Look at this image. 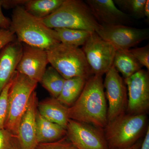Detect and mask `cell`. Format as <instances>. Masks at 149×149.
<instances>
[{
  "instance_id": "cell-1",
  "label": "cell",
  "mask_w": 149,
  "mask_h": 149,
  "mask_svg": "<svg viewBox=\"0 0 149 149\" xmlns=\"http://www.w3.org/2000/svg\"><path fill=\"white\" fill-rule=\"evenodd\" d=\"M69 119L99 128L107 123V109L102 75H93L86 80L77 100L68 108Z\"/></svg>"
},
{
  "instance_id": "cell-2",
  "label": "cell",
  "mask_w": 149,
  "mask_h": 149,
  "mask_svg": "<svg viewBox=\"0 0 149 149\" xmlns=\"http://www.w3.org/2000/svg\"><path fill=\"white\" fill-rule=\"evenodd\" d=\"M10 29L17 41L32 47L47 50L61 43L54 29L28 13L22 6L14 8Z\"/></svg>"
},
{
  "instance_id": "cell-3",
  "label": "cell",
  "mask_w": 149,
  "mask_h": 149,
  "mask_svg": "<svg viewBox=\"0 0 149 149\" xmlns=\"http://www.w3.org/2000/svg\"><path fill=\"white\" fill-rule=\"evenodd\" d=\"M42 21L51 29L65 28L97 32L102 26L85 1L64 0L61 5Z\"/></svg>"
},
{
  "instance_id": "cell-4",
  "label": "cell",
  "mask_w": 149,
  "mask_h": 149,
  "mask_svg": "<svg viewBox=\"0 0 149 149\" xmlns=\"http://www.w3.org/2000/svg\"><path fill=\"white\" fill-rule=\"evenodd\" d=\"M46 51L49 63L65 80L80 77L87 80L93 75L79 47L59 43Z\"/></svg>"
},
{
  "instance_id": "cell-5",
  "label": "cell",
  "mask_w": 149,
  "mask_h": 149,
  "mask_svg": "<svg viewBox=\"0 0 149 149\" xmlns=\"http://www.w3.org/2000/svg\"><path fill=\"white\" fill-rule=\"evenodd\" d=\"M38 83L16 71L9 91L8 107L4 129L17 136L19 123L28 107Z\"/></svg>"
},
{
  "instance_id": "cell-6",
  "label": "cell",
  "mask_w": 149,
  "mask_h": 149,
  "mask_svg": "<svg viewBox=\"0 0 149 149\" xmlns=\"http://www.w3.org/2000/svg\"><path fill=\"white\" fill-rule=\"evenodd\" d=\"M146 122L145 113H123L108 122L105 138L108 147L121 149L131 146L141 136Z\"/></svg>"
},
{
  "instance_id": "cell-7",
  "label": "cell",
  "mask_w": 149,
  "mask_h": 149,
  "mask_svg": "<svg viewBox=\"0 0 149 149\" xmlns=\"http://www.w3.org/2000/svg\"><path fill=\"white\" fill-rule=\"evenodd\" d=\"M82 49L93 75L102 76L113 65L117 50L96 32L92 33Z\"/></svg>"
},
{
  "instance_id": "cell-8",
  "label": "cell",
  "mask_w": 149,
  "mask_h": 149,
  "mask_svg": "<svg viewBox=\"0 0 149 149\" xmlns=\"http://www.w3.org/2000/svg\"><path fill=\"white\" fill-rule=\"evenodd\" d=\"M96 32L117 50L130 49L148 39L149 35L148 29H139L124 25L102 26Z\"/></svg>"
},
{
  "instance_id": "cell-9",
  "label": "cell",
  "mask_w": 149,
  "mask_h": 149,
  "mask_svg": "<svg viewBox=\"0 0 149 149\" xmlns=\"http://www.w3.org/2000/svg\"><path fill=\"white\" fill-rule=\"evenodd\" d=\"M66 130L67 138L77 149H108L101 132L90 124L69 119Z\"/></svg>"
},
{
  "instance_id": "cell-10",
  "label": "cell",
  "mask_w": 149,
  "mask_h": 149,
  "mask_svg": "<svg viewBox=\"0 0 149 149\" xmlns=\"http://www.w3.org/2000/svg\"><path fill=\"white\" fill-rule=\"evenodd\" d=\"M124 81L128 88V113H145L149 107V71L140 70Z\"/></svg>"
},
{
  "instance_id": "cell-11",
  "label": "cell",
  "mask_w": 149,
  "mask_h": 149,
  "mask_svg": "<svg viewBox=\"0 0 149 149\" xmlns=\"http://www.w3.org/2000/svg\"><path fill=\"white\" fill-rule=\"evenodd\" d=\"M105 74L103 85L108 101V122L124 113L127 106V92L123 79L113 65Z\"/></svg>"
},
{
  "instance_id": "cell-12",
  "label": "cell",
  "mask_w": 149,
  "mask_h": 149,
  "mask_svg": "<svg viewBox=\"0 0 149 149\" xmlns=\"http://www.w3.org/2000/svg\"><path fill=\"white\" fill-rule=\"evenodd\" d=\"M22 44V52L16 71L40 83L49 63L46 50Z\"/></svg>"
},
{
  "instance_id": "cell-13",
  "label": "cell",
  "mask_w": 149,
  "mask_h": 149,
  "mask_svg": "<svg viewBox=\"0 0 149 149\" xmlns=\"http://www.w3.org/2000/svg\"><path fill=\"white\" fill-rule=\"evenodd\" d=\"M85 2L102 27L126 25L132 22V17L118 8L112 0H86Z\"/></svg>"
},
{
  "instance_id": "cell-14",
  "label": "cell",
  "mask_w": 149,
  "mask_h": 149,
  "mask_svg": "<svg viewBox=\"0 0 149 149\" xmlns=\"http://www.w3.org/2000/svg\"><path fill=\"white\" fill-rule=\"evenodd\" d=\"M38 102L37 93L35 91L31 95L27 109L19 125L17 138L21 149H36L38 145L36 115Z\"/></svg>"
},
{
  "instance_id": "cell-15",
  "label": "cell",
  "mask_w": 149,
  "mask_h": 149,
  "mask_svg": "<svg viewBox=\"0 0 149 149\" xmlns=\"http://www.w3.org/2000/svg\"><path fill=\"white\" fill-rule=\"evenodd\" d=\"M22 52V43L17 39L0 51V94L13 77Z\"/></svg>"
},
{
  "instance_id": "cell-16",
  "label": "cell",
  "mask_w": 149,
  "mask_h": 149,
  "mask_svg": "<svg viewBox=\"0 0 149 149\" xmlns=\"http://www.w3.org/2000/svg\"><path fill=\"white\" fill-rule=\"evenodd\" d=\"M68 107L61 104L55 98H47L38 102L37 109L44 118L66 129L69 118Z\"/></svg>"
},
{
  "instance_id": "cell-17",
  "label": "cell",
  "mask_w": 149,
  "mask_h": 149,
  "mask_svg": "<svg viewBox=\"0 0 149 149\" xmlns=\"http://www.w3.org/2000/svg\"><path fill=\"white\" fill-rule=\"evenodd\" d=\"M37 143H52L60 140L66 135V130L42 116L38 111L36 115Z\"/></svg>"
},
{
  "instance_id": "cell-18",
  "label": "cell",
  "mask_w": 149,
  "mask_h": 149,
  "mask_svg": "<svg viewBox=\"0 0 149 149\" xmlns=\"http://www.w3.org/2000/svg\"><path fill=\"white\" fill-rule=\"evenodd\" d=\"M113 65L118 72L121 73L124 79L132 76L143 67L130 50H116Z\"/></svg>"
},
{
  "instance_id": "cell-19",
  "label": "cell",
  "mask_w": 149,
  "mask_h": 149,
  "mask_svg": "<svg viewBox=\"0 0 149 149\" xmlns=\"http://www.w3.org/2000/svg\"><path fill=\"white\" fill-rule=\"evenodd\" d=\"M86 81L80 77L65 80L58 100L68 107L72 106L82 93Z\"/></svg>"
},
{
  "instance_id": "cell-20",
  "label": "cell",
  "mask_w": 149,
  "mask_h": 149,
  "mask_svg": "<svg viewBox=\"0 0 149 149\" xmlns=\"http://www.w3.org/2000/svg\"><path fill=\"white\" fill-rule=\"evenodd\" d=\"M64 0H27L24 8L28 13L39 19L47 17L61 5Z\"/></svg>"
},
{
  "instance_id": "cell-21",
  "label": "cell",
  "mask_w": 149,
  "mask_h": 149,
  "mask_svg": "<svg viewBox=\"0 0 149 149\" xmlns=\"http://www.w3.org/2000/svg\"><path fill=\"white\" fill-rule=\"evenodd\" d=\"M61 43L79 47L83 46L93 32L65 28L54 29Z\"/></svg>"
},
{
  "instance_id": "cell-22",
  "label": "cell",
  "mask_w": 149,
  "mask_h": 149,
  "mask_svg": "<svg viewBox=\"0 0 149 149\" xmlns=\"http://www.w3.org/2000/svg\"><path fill=\"white\" fill-rule=\"evenodd\" d=\"M65 79L53 67H47L40 83L53 97L57 98L61 93Z\"/></svg>"
},
{
  "instance_id": "cell-23",
  "label": "cell",
  "mask_w": 149,
  "mask_h": 149,
  "mask_svg": "<svg viewBox=\"0 0 149 149\" xmlns=\"http://www.w3.org/2000/svg\"><path fill=\"white\" fill-rule=\"evenodd\" d=\"M115 4L124 11L132 18L140 19L145 17L144 6L146 0H115Z\"/></svg>"
},
{
  "instance_id": "cell-24",
  "label": "cell",
  "mask_w": 149,
  "mask_h": 149,
  "mask_svg": "<svg viewBox=\"0 0 149 149\" xmlns=\"http://www.w3.org/2000/svg\"><path fill=\"white\" fill-rule=\"evenodd\" d=\"M13 78V77L6 85L0 94V130L4 129L8 113L9 91L12 84Z\"/></svg>"
},
{
  "instance_id": "cell-25",
  "label": "cell",
  "mask_w": 149,
  "mask_h": 149,
  "mask_svg": "<svg viewBox=\"0 0 149 149\" xmlns=\"http://www.w3.org/2000/svg\"><path fill=\"white\" fill-rule=\"evenodd\" d=\"M130 51L133 56L143 67H145L149 70V45H147L141 47L130 49Z\"/></svg>"
},
{
  "instance_id": "cell-26",
  "label": "cell",
  "mask_w": 149,
  "mask_h": 149,
  "mask_svg": "<svg viewBox=\"0 0 149 149\" xmlns=\"http://www.w3.org/2000/svg\"><path fill=\"white\" fill-rule=\"evenodd\" d=\"M36 149H77L70 143L66 136L52 143L38 144Z\"/></svg>"
},
{
  "instance_id": "cell-27",
  "label": "cell",
  "mask_w": 149,
  "mask_h": 149,
  "mask_svg": "<svg viewBox=\"0 0 149 149\" xmlns=\"http://www.w3.org/2000/svg\"><path fill=\"white\" fill-rule=\"evenodd\" d=\"M17 136L5 129L0 130V149H14Z\"/></svg>"
},
{
  "instance_id": "cell-28",
  "label": "cell",
  "mask_w": 149,
  "mask_h": 149,
  "mask_svg": "<svg viewBox=\"0 0 149 149\" xmlns=\"http://www.w3.org/2000/svg\"><path fill=\"white\" fill-rule=\"evenodd\" d=\"M16 40V35L10 29L0 28V51L6 46Z\"/></svg>"
},
{
  "instance_id": "cell-29",
  "label": "cell",
  "mask_w": 149,
  "mask_h": 149,
  "mask_svg": "<svg viewBox=\"0 0 149 149\" xmlns=\"http://www.w3.org/2000/svg\"><path fill=\"white\" fill-rule=\"evenodd\" d=\"M2 7L6 9L15 8L19 6H24L27 0H2Z\"/></svg>"
},
{
  "instance_id": "cell-30",
  "label": "cell",
  "mask_w": 149,
  "mask_h": 149,
  "mask_svg": "<svg viewBox=\"0 0 149 149\" xmlns=\"http://www.w3.org/2000/svg\"><path fill=\"white\" fill-rule=\"evenodd\" d=\"M2 0H0V28L9 29L10 27V20L6 17L3 13L2 7Z\"/></svg>"
},
{
  "instance_id": "cell-31",
  "label": "cell",
  "mask_w": 149,
  "mask_h": 149,
  "mask_svg": "<svg viewBox=\"0 0 149 149\" xmlns=\"http://www.w3.org/2000/svg\"><path fill=\"white\" fill-rule=\"evenodd\" d=\"M141 149H149V128L147 129L146 136L142 143H141Z\"/></svg>"
},
{
  "instance_id": "cell-32",
  "label": "cell",
  "mask_w": 149,
  "mask_h": 149,
  "mask_svg": "<svg viewBox=\"0 0 149 149\" xmlns=\"http://www.w3.org/2000/svg\"><path fill=\"white\" fill-rule=\"evenodd\" d=\"M144 14L145 17L149 19V1L146 0L145 6H144Z\"/></svg>"
},
{
  "instance_id": "cell-33",
  "label": "cell",
  "mask_w": 149,
  "mask_h": 149,
  "mask_svg": "<svg viewBox=\"0 0 149 149\" xmlns=\"http://www.w3.org/2000/svg\"><path fill=\"white\" fill-rule=\"evenodd\" d=\"M141 144L140 142H136L135 144H133L131 146L125 148L121 149H139L141 148Z\"/></svg>"
},
{
  "instance_id": "cell-34",
  "label": "cell",
  "mask_w": 149,
  "mask_h": 149,
  "mask_svg": "<svg viewBox=\"0 0 149 149\" xmlns=\"http://www.w3.org/2000/svg\"><path fill=\"white\" fill-rule=\"evenodd\" d=\"M14 149H20V147H19V144L18 142V141H17L16 144H15V147Z\"/></svg>"
}]
</instances>
